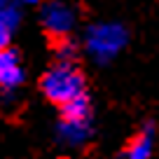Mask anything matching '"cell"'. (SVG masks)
Here are the masks:
<instances>
[{"label": "cell", "instance_id": "obj_1", "mask_svg": "<svg viewBox=\"0 0 159 159\" xmlns=\"http://www.w3.org/2000/svg\"><path fill=\"white\" fill-rule=\"evenodd\" d=\"M131 33L122 21L105 19L94 21L84 28L82 40H80V52L89 56L91 63L96 66H110L124 54L129 47Z\"/></svg>", "mask_w": 159, "mask_h": 159}, {"label": "cell", "instance_id": "obj_2", "mask_svg": "<svg viewBox=\"0 0 159 159\" xmlns=\"http://www.w3.org/2000/svg\"><path fill=\"white\" fill-rule=\"evenodd\" d=\"M96 134V108L89 94L59 105V122L54 136L59 145L68 150H80L91 143Z\"/></svg>", "mask_w": 159, "mask_h": 159}, {"label": "cell", "instance_id": "obj_3", "mask_svg": "<svg viewBox=\"0 0 159 159\" xmlns=\"http://www.w3.org/2000/svg\"><path fill=\"white\" fill-rule=\"evenodd\" d=\"M40 94L54 105H63L73 98L89 94L87 77L82 73V68H80V63L77 61L54 59V63L40 77Z\"/></svg>", "mask_w": 159, "mask_h": 159}, {"label": "cell", "instance_id": "obj_4", "mask_svg": "<svg viewBox=\"0 0 159 159\" xmlns=\"http://www.w3.org/2000/svg\"><path fill=\"white\" fill-rule=\"evenodd\" d=\"M80 12L73 2L68 0H45L38 7V21L49 38L61 40V38H73L77 28Z\"/></svg>", "mask_w": 159, "mask_h": 159}, {"label": "cell", "instance_id": "obj_5", "mask_svg": "<svg viewBox=\"0 0 159 159\" xmlns=\"http://www.w3.org/2000/svg\"><path fill=\"white\" fill-rule=\"evenodd\" d=\"M26 82V66L21 54L14 47L0 49V94L2 98H10L24 87Z\"/></svg>", "mask_w": 159, "mask_h": 159}, {"label": "cell", "instance_id": "obj_6", "mask_svg": "<svg viewBox=\"0 0 159 159\" xmlns=\"http://www.w3.org/2000/svg\"><path fill=\"white\" fill-rule=\"evenodd\" d=\"M154 152H157V124L148 119L124 145L122 159H154Z\"/></svg>", "mask_w": 159, "mask_h": 159}, {"label": "cell", "instance_id": "obj_7", "mask_svg": "<svg viewBox=\"0 0 159 159\" xmlns=\"http://www.w3.org/2000/svg\"><path fill=\"white\" fill-rule=\"evenodd\" d=\"M0 21H7L14 28H19L21 24V7L14 0H0Z\"/></svg>", "mask_w": 159, "mask_h": 159}, {"label": "cell", "instance_id": "obj_8", "mask_svg": "<svg viewBox=\"0 0 159 159\" xmlns=\"http://www.w3.org/2000/svg\"><path fill=\"white\" fill-rule=\"evenodd\" d=\"M16 33V28L12 24H7V21H0V49H5V47H10L12 42V35Z\"/></svg>", "mask_w": 159, "mask_h": 159}, {"label": "cell", "instance_id": "obj_9", "mask_svg": "<svg viewBox=\"0 0 159 159\" xmlns=\"http://www.w3.org/2000/svg\"><path fill=\"white\" fill-rule=\"evenodd\" d=\"M19 7H40L45 0H14Z\"/></svg>", "mask_w": 159, "mask_h": 159}, {"label": "cell", "instance_id": "obj_10", "mask_svg": "<svg viewBox=\"0 0 159 159\" xmlns=\"http://www.w3.org/2000/svg\"><path fill=\"white\" fill-rule=\"evenodd\" d=\"M0 103H2V94H0Z\"/></svg>", "mask_w": 159, "mask_h": 159}]
</instances>
